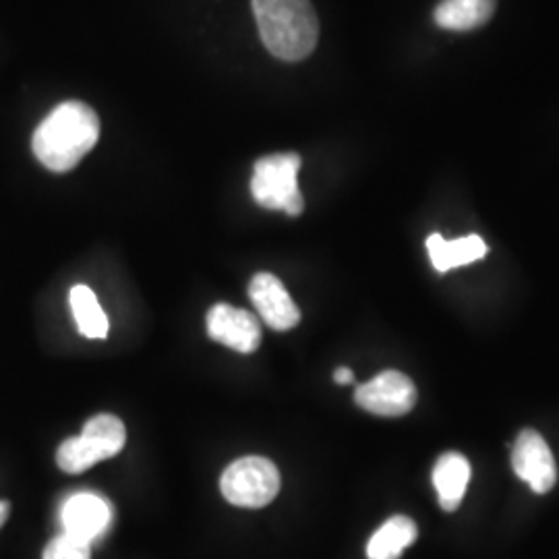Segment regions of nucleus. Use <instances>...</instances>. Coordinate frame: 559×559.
Segmentation results:
<instances>
[{"instance_id": "4468645a", "label": "nucleus", "mask_w": 559, "mask_h": 559, "mask_svg": "<svg viewBox=\"0 0 559 559\" xmlns=\"http://www.w3.org/2000/svg\"><path fill=\"white\" fill-rule=\"evenodd\" d=\"M69 300H71L75 323L85 338L104 340L108 336L110 321L106 318L96 293L90 286L85 284L73 286Z\"/></svg>"}, {"instance_id": "f257e3e1", "label": "nucleus", "mask_w": 559, "mask_h": 559, "mask_svg": "<svg viewBox=\"0 0 559 559\" xmlns=\"http://www.w3.org/2000/svg\"><path fill=\"white\" fill-rule=\"evenodd\" d=\"M100 138V119L83 102H62L34 133L36 158L52 173L73 170Z\"/></svg>"}, {"instance_id": "f03ea898", "label": "nucleus", "mask_w": 559, "mask_h": 559, "mask_svg": "<svg viewBox=\"0 0 559 559\" xmlns=\"http://www.w3.org/2000/svg\"><path fill=\"white\" fill-rule=\"evenodd\" d=\"M265 48L280 60L307 59L320 40V21L309 0H253Z\"/></svg>"}, {"instance_id": "20e7f679", "label": "nucleus", "mask_w": 559, "mask_h": 559, "mask_svg": "<svg viewBox=\"0 0 559 559\" xmlns=\"http://www.w3.org/2000/svg\"><path fill=\"white\" fill-rule=\"evenodd\" d=\"M221 491L233 506L265 508L280 493L278 466L261 456L235 460L222 473Z\"/></svg>"}, {"instance_id": "1a4fd4ad", "label": "nucleus", "mask_w": 559, "mask_h": 559, "mask_svg": "<svg viewBox=\"0 0 559 559\" xmlns=\"http://www.w3.org/2000/svg\"><path fill=\"white\" fill-rule=\"evenodd\" d=\"M249 299L255 305L261 320L276 332H288L300 321L299 307L286 293L284 284L274 274H258L249 284Z\"/></svg>"}, {"instance_id": "0eeeda50", "label": "nucleus", "mask_w": 559, "mask_h": 559, "mask_svg": "<svg viewBox=\"0 0 559 559\" xmlns=\"http://www.w3.org/2000/svg\"><path fill=\"white\" fill-rule=\"evenodd\" d=\"M512 466L520 479L528 483L535 493H547L556 487V459L537 431L524 429L512 450Z\"/></svg>"}, {"instance_id": "6e6552de", "label": "nucleus", "mask_w": 559, "mask_h": 559, "mask_svg": "<svg viewBox=\"0 0 559 559\" xmlns=\"http://www.w3.org/2000/svg\"><path fill=\"white\" fill-rule=\"evenodd\" d=\"M64 535L94 545L112 524V506L96 493H75L60 510Z\"/></svg>"}, {"instance_id": "2eb2a0df", "label": "nucleus", "mask_w": 559, "mask_h": 559, "mask_svg": "<svg viewBox=\"0 0 559 559\" xmlns=\"http://www.w3.org/2000/svg\"><path fill=\"white\" fill-rule=\"evenodd\" d=\"M81 436L92 443L102 460L117 456L127 443L124 423L115 415H96L85 423Z\"/></svg>"}, {"instance_id": "39448f33", "label": "nucleus", "mask_w": 559, "mask_h": 559, "mask_svg": "<svg viewBox=\"0 0 559 559\" xmlns=\"http://www.w3.org/2000/svg\"><path fill=\"white\" fill-rule=\"evenodd\" d=\"M362 411L378 417H402L417 404V388L400 371H383L378 378L362 383L355 392Z\"/></svg>"}, {"instance_id": "a211bd4d", "label": "nucleus", "mask_w": 559, "mask_h": 559, "mask_svg": "<svg viewBox=\"0 0 559 559\" xmlns=\"http://www.w3.org/2000/svg\"><path fill=\"white\" fill-rule=\"evenodd\" d=\"M355 380V373L348 369V367H338L336 371H334V381L340 383V385H346V383H353Z\"/></svg>"}, {"instance_id": "7ed1b4c3", "label": "nucleus", "mask_w": 559, "mask_h": 559, "mask_svg": "<svg viewBox=\"0 0 559 559\" xmlns=\"http://www.w3.org/2000/svg\"><path fill=\"white\" fill-rule=\"evenodd\" d=\"M300 158L297 154H274L261 158L253 168L251 193L265 210L299 216L305 200L299 189Z\"/></svg>"}, {"instance_id": "dca6fc26", "label": "nucleus", "mask_w": 559, "mask_h": 559, "mask_svg": "<svg viewBox=\"0 0 559 559\" xmlns=\"http://www.w3.org/2000/svg\"><path fill=\"white\" fill-rule=\"evenodd\" d=\"M98 462H102L98 452L83 436L62 441L57 450V464H59L60 471H64L69 475L85 473L87 468L96 466Z\"/></svg>"}, {"instance_id": "ddd939ff", "label": "nucleus", "mask_w": 559, "mask_h": 559, "mask_svg": "<svg viewBox=\"0 0 559 559\" xmlns=\"http://www.w3.org/2000/svg\"><path fill=\"white\" fill-rule=\"evenodd\" d=\"M419 537L415 520L408 516H394L388 520L367 545L369 559H400L404 549L411 547Z\"/></svg>"}, {"instance_id": "f8f14e48", "label": "nucleus", "mask_w": 559, "mask_h": 559, "mask_svg": "<svg viewBox=\"0 0 559 559\" xmlns=\"http://www.w3.org/2000/svg\"><path fill=\"white\" fill-rule=\"evenodd\" d=\"M496 11V0H441L436 23L450 32H471L485 25Z\"/></svg>"}, {"instance_id": "f3484780", "label": "nucleus", "mask_w": 559, "mask_h": 559, "mask_svg": "<svg viewBox=\"0 0 559 559\" xmlns=\"http://www.w3.org/2000/svg\"><path fill=\"white\" fill-rule=\"evenodd\" d=\"M41 559H92V545L62 533L46 545Z\"/></svg>"}, {"instance_id": "423d86ee", "label": "nucleus", "mask_w": 559, "mask_h": 559, "mask_svg": "<svg viewBox=\"0 0 559 559\" xmlns=\"http://www.w3.org/2000/svg\"><path fill=\"white\" fill-rule=\"evenodd\" d=\"M210 338L224 344L242 355H251L260 348L261 325L258 318L245 309L218 302L210 309L205 318Z\"/></svg>"}, {"instance_id": "9b49d317", "label": "nucleus", "mask_w": 559, "mask_h": 559, "mask_svg": "<svg viewBox=\"0 0 559 559\" xmlns=\"http://www.w3.org/2000/svg\"><path fill=\"white\" fill-rule=\"evenodd\" d=\"M427 253L438 272H450L460 265H468L487 255V245L479 235H468L464 239L445 240L441 235H431L427 239Z\"/></svg>"}, {"instance_id": "9d476101", "label": "nucleus", "mask_w": 559, "mask_h": 559, "mask_svg": "<svg viewBox=\"0 0 559 559\" xmlns=\"http://www.w3.org/2000/svg\"><path fill=\"white\" fill-rule=\"evenodd\" d=\"M471 480V464L459 452L443 454L433 468V485L445 512L459 510Z\"/></svg>"}]
</instances>
